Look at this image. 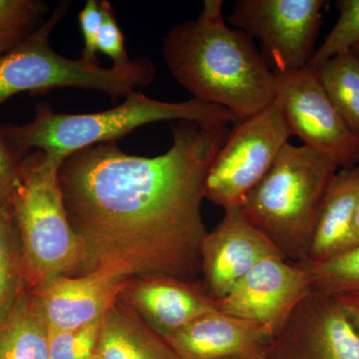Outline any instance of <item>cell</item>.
Listing matches in <instances>:
<instances>
[{"instance_id":"1","label":"cell","mask_w":359,"mask_h":359,"mask_svg":"<svg viewBox=\"0 0 359 359\" xmlns=\"http://www.w3.org/2000/svg\"><path fill=\"white\" fill-rule=\"evenodd\" d=\"M173 144L156 157L130 155L118 142L66 158L59 182L83 247L79 275L106 269L127 278L163 275L197 280L207 230L205 183L230 133L226 123L180 120Z\"/></svg>"},{"instance_id":"2","label":"cell","mask_w":359,"mask_h":359,"mask_svg":"<svg viewBox=\"0 0 359 359\" xmlns=\"http://www.w3.org/2000/svg\"><path fill=\"white\" fill-rule=\"evenodd\" d=\"M223 7L222 0H205L197 20L170 28L163 56L192 98L222 106L240 121L276 100L278 77L252 37L226 25Z\"/></svg>"},{"instance_id":"3","label":"cell","mask_w":359,"mask_h":359,"mask_svg":"<svg viewBox=\"0 0 359 359\" xmlns=\"http://www.w3.org/2000/svg\"><path fill=\"white\" fill-rule=\"evenodd\" d=\"M337 170L332 158L287 143L238 208L285 259L306 263L321 203Z\"/></svg>"},{"instance_id":"4","label":"cell","mask_w":359,"mask_h":359,"mask_svg":"<svg viewBox=\"0 0 359 359\" xmlns=\"http://www.w3.org/2000/svg\"><path fill=\"white\" fill-rule=\"evenodd\" d=\"M195 120L235 124L237 118L222 106L197 99L164 102L138 91L125 97L124 102L102 112L65 114L55 112L48 103L35 107L34 118L23 125L6 124L14 145L25 156L36 149L63 163L77 151L97 144L117 142L135 129L160 121Z\"/></svg>"},{"instance_id":"5","label":"cell","mask_w":359,"mask_h":359,"mask_svg":"<svg viewBox=\"0 0 359 359\" xmlns=\"http://www.w3.org/2000/svg\"><path fill=\"white\" fill-rule=\"evenodd\" d=\"M61 164L40 150L26 155L11 196L26 287L32 290L79 275L83 264V247L68 219L59 182Z\"/></svg>"},{"instance_id":"6","label":"cell","mask_w":359,"mask_h":359,"mask_svg":"<svg viewBox=\"0 0 359 359\" xmlns=\"http://www.w3.org/2000/svg\"><path fill=\"white\" fill-rule=\"evenodd\" d=\"M70 6L69 1L60 2L36 32L0 56V107L18 94L41 95L56 88L102 92L115 100L154 81V63L147 57L132 59L122 67L104 68L54 51L49 41L51 32Z\"/></svg>"},{"instance_id":"7","label":"cell","mask_w":359,"mask_h":359,"mask_svg":"<svg viewBox=\"0 0 359 359\" xmlns=\"http://www.w3.org/2000/svg\"><path fill=\"white\" fill-rule=\"evenodd\" d=\"M292 137L278 100L233 124L215 156L205 183V199L224 210L240 207L268 174Z\"/></svg>"},{"instance_id":"8","label":"cell","mask_w":359,"mask_h":359,"mask_svg":"<svg viewBox=\"0 0 359 359\" xmlns=\"http://www.w3.org/2000/svg\"><path fill=\"white\" fill-rule=\"evenodd\" d=\"M323 0H238L228 20L261 42L275 73L308 67L316 52Z\"/></svg>"},{"instance_id":"9","label":"cell","mask_w":359,"mask_h":359,"mask_svg":"<svg viewBox=\"0 0 359 359\" xmlns=\"http://www.w3.org/2000/svg\"><path fill=\"white\" fill-rule=\"evenodd\" d=\"M275 74L276 99L292 136L299 137L306 147L332 158L341 169L358 166L359 136L340 117L316 71L304 67Z\"/></svg>"},{"instance_id":"10","label":"cell","mask_w":359,"mask_h":359,"mask_svg":"<svg viewBox=\"0 0 359 359\" xmlns=\"http://www.w3.org/2000/svg\"><path fill=\"white\" fill-rule=\"evenodd\" d=\"M264 359H359V334L334 295L311 290L273 337Z\"/></svg>"},{"instance_id":"11","label":"cell","mask_w":359,"mask_h":359,"mask_svg":"<svg viewBox=\"0 0 359 359\" xmlns=\"http://www.w3.org/2000/svg\"><path fill=\"white\" fill-rule=\"evenodd\" d=\"M311 290V276L304 264L275 255L257 264L217 302L219 311L256 323L275 337Z\"/></svg>"},{"instance_id":"12","label":"cell","mask_w":359,"mask_h":359,"mask_svg":"<svg viewBox=\"0 0 359 359\" xmlns=\"http://www.w3.org/2000/svg\"><path fill=\"white\" fill-rule=\"evenodd\" d=\"M275 255L283 256L240 208L224 210L223 219L207 233L201 245L205 290L215 301H221L257 264Z\"/></svg>"},{"instance_id":"13","label":"cell","mask_w":359,"mask_h":359,"mask_svg":"<svg viewBox=\"0 0 359 359\" xmlns=\"http://www.w3.org/2000/svg\"><path fill=\"white\" fill-rule=\"evenodd\" d=\"M121 297L167 340L204 314L219 309L203 282L169 276L131 278Z\"/></svg>"},{"instance_id":"14","label":"cell","mask_w":359,"mask_h":359,"mask_svg":"<svg viewBox=\"0 0 359 359\" xmlns=\"http://www.w3.org/2000/svg\"><path fill=\"white\" fill-rule=\"evenodd\" d=\"M130 280L106 269H95L56 278L32 292L39 297L49 330H72L103 318Z\"/></svg>"},{"instance_id":"15","label":"cell","mask_w":359,"mask_h":359,"mask_svg":"<svg viewBox=\"0 0 359 359\" xmlns=\"http://www.w3.org/2000/svg\"><path fill=\"white\" fill-rule=\"evenodd\" d=\"M273 335L256 323L217 309L168 339L183 359L264 358Z\"/></svg>"},{"instance_id":"16","label":"cell","mask_w":359,"mask_h":359,"mask_svg":"<svg viewBox=\"0 0 359 359\" xmlns=\"http://www.w3.org/2000/svg\"><path fill=\"white\" fill-rule=\"evenodd\" d=\"M358 205L359 165L337 171L328 186L314 226L308 263H323L358 247Z\"/></svg>"},{"instance_id":"17","label":"cell","mask_w":359,"mask_h":359,"mask_svg":"<svg viewBox=\"0 0 359 359\" xmlns=\"http://www.w3.org/2000/svg\"><path fill=\"white\" fill-rule=\"evenodd\" d=\"M96 353L102 359H183L121 297L103 316Z\"/></svg>"},{"instance_id":"18","label":"cell","mask_w":359,"mask_h":359,"mask_svg":"<svg viewBox=\"0 0 359 359\" xmlns=\"http://www.w3.org/2000/svg\"><path fill=\"white\" fill-rule=\"evenodd\" d=\"M0 359H49V327L39 297L25 287L0 327Z\"/></svg>"},{"instance_id":"19","label":"cell","mask_w":359,"mask_h":359,"mask_svg":"<svg viewBox=\"0 0 359 359\" xmlns=\"http://www.w3.org/2000/svg\"><path fill=\"white\" fill-rule=\"evenodd\" d=\"M321 86L349 129L359 136V58L340 54L316 70Z\"/></svg>"},{"instance_id":"20","label":"cell","mask_w":359,"mask_h":359,"mask_svg":"<svg viewBox=\"0 0 359 359\" xmlns=\"http://www.w3.org/2000/svg\"><path fill=\"white\" fill-rule=\"evenodd\" d=\"M25 287L20 236L8 204L0 208V327Z\"/></svg>"},{"instance_id":"21","label":"cell","mask_w":359,"mask_h":359,"mask_svg":"<svg viewBox=\"0 0 359 359\" xmlns=\"http://www.w3.org/2000/svg\"><path fill=\"white\" fill-rule=\"evenodd\" d=\"M48 11L41 0H0V56L36 32Z\"/></svg>"},{"instance_id":"22","label":"cell","mask_w":359,"mask_h":359,"mask_svg":"<svg viewBox=\"0 0 359 359\" xmlns=\"http://www.w3.org/2000/svg\"><path fill=\"white\" fill-rule=\"evenodd\" d=\"M311 290L330 295L359 292V245L323 263H304Z\"/></svg>"},{"instance_id":"23","label":"cell","mask_w":359,"mask_h":359,"mask_svg":"<svg viewBox=\"0 0 359 359\" xmlns=\"http://www.w3.org/2000/svg\"><path fill=\"white\" fill-rule=\"evenodd\" d=\"M337 7L339 20L314 52L308 65L309 69L318 70L335 56L353 51L359 43V0H339Z\"/></svg>"},{"instance_id":"24","label":"cell","mask_w":359,"mask_h":359,"mask_svg":"<svg viewBox=\"0 0 359 359\" xmlns=\"http://www.w3.org/2000/svg\"><path fill=\"white\" fill-rule=\"evenodd\" d=\"M102 320L76 330H49V359H90L95 355Z\"/></svg>"},{"instance_id":"25","label":"cell","mask_w":359,"mask_h":359,"mask_svg":"<svg viewBox=\"0 0 359 359\" xmlns=\"http://www.w3.org/2000/svg\"><path fill=\"white\" fill-rule=\"evenodd\" d=\"M100 2L103 20L97 39V51L112 59L113 66L122 67L129 65L132 60L125 49L124 35L118 25L114 8L110 2L107 0Z\"/></svg>"},{"instance_id":"26","label":"cell","mask_w":359,"mask_h":359,"mask_svg":"<svg viewBox=\"0 0 359 359\" xmlns=\"http://www.w3.org/2000/svg\"><path fill=\"white\" fill-rule=\"evenodd\" d=\"M25 157L14 145L4 125H0V208L11 204Z\"/></svg>"},{"instance_id":"27","label":"cell","mask_w":359,"mask_h":359,"mask_svg":"<svg viewBox=\"0 0 359 359\" xmlns=\"http://www.w3.org/2000/svg\"><path fill=\"white\" fill-rule=\"evenodd\" d=\"M103 13L101 2L97 0H87L86 4L78 15L82 35H83L84 47L81 59L90 65H99L97 57V39L102 25Z\"/></svg>"},{"instance_id":"28","label":"cell","mask_w":359,"mask_h":359,"mask_svg":"<svg viewBox=\"0 0 359 359\" xmlns=\"http://www.w3.org/2000/svg\"><path fill=\"white\" fill-rule=\"evenodd\" d=\"M334 297L359 334V292H344Z\"/></svg>"},{"instance_id":"29","label":"cell","mask_w":359,"mask_h":359,"mask_svg":"<svg viewBox=\"0 0 359 359\" xmlns=\"http://www.w3.org/2000/svg\"><path fill=\"white\" fill-rule=\"evenodd\" d=\"M355 231H356V241H358V245H359V205H358V215H356Z\"/></svg>"},{"instance_id":"30","label":"cell","mask_w":359,"mask_h":359,"mask_svg":"<svg viewBox=\"0 0 359 359\" xmlns=\"http://www.w3.org/2000/svg\"><path fill=\"white\" fill-rule=\"evenodd\" d=\"M353 51L354 52V54H355V55L359 58V43L355 45V47H354Z\"/></svg>"},{"instance_id":"31","label":"cell","mask_w":359,"mask_h":359,"mask_svg":"<svg viewBox=\"0 0 359 359\" xmlns=\"http://www.w3.org/2000/svg\"><path fill=\"white\" fill-rule=\"evenodd\" d=\"M90 359H102V358H101V356L99 355V354L96 353L95 355L92 356V358Z\"/></svg>"},{"instance_id":"32","label":"cell","mask_w":359,"mask_h":359,"mask_svg":"<svg viewBox=\"0 0 359 359\" xmlns=\"http://www.w3.org/2000/svg\"><path fill=\"white\" fill-rule=\"evenodd\" d=\"M257 359H264V358H257Z\"/></svg>"},{"instance_id":"33","label":"cell","mask_w":359,"mask_h":359,"mask_svg":"<svg viewBox=\"0 0 359 359\" xmlns=\"http://www.w3.org/2000/svg\"><path fill=\"white\" fill-rule=\"evenodd\" d=\"M231 359H237V358H231Z\"/></svg>"}]
</instances>
